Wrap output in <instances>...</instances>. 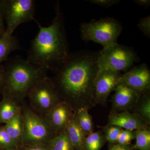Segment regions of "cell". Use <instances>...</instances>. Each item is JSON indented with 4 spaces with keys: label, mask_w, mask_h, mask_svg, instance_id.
Returning <instances> with one entry per match:
<instances>
[{
    "label": "cell",
    "mask_w": 150,
    "mask_h": 150,
    "mask_svg": "<svg viewBox=\"0 0 150 150\" xmlns=\"http://www.w3.org/2000/svg\"><path fill=\"white\" fill-rule=\"evenodd\" d=\"M122 129L118 126L113 125H106L102 127L103 133L110 146L116 144L118 136Z\"/></svg>",
    "instance_id": "23"
},
{
    "label": "cell",
    "mask_w": 150,
    "mask_h": 150,
    "mask_svg": "<svg viewBox=\"0 0 150 150\" xmlns=\"http://www.w3.org/2000/svg\"><path fill=\"white\" fill-rule=\"evenodd\" d=\"M65 131L75 150H86L85 140L86 136L78 125L74 113L67 125Z\"/></svg>",
    "instance_id": "15"
},
{
    "label": "cell",
    "mask_w": 150,
    "mask_h": 150,
    "mask_svg": "<svg viewBox=\"0 0 150 150\" xmlns=\"http://www.w3.org/2000/svg\"><path fill=\"white\" fill-rule=\"evenodd\" d=\"M74 112L68 103L61 101L46 112L43 117L54 135H56L65 131Z\"/></svg>",
    "instance_id": "11"
},
{
    "label": "cell",
    "mask_w": 150,
    "mask_h": 150,
    "mask_svg": "<svg viewBox=\"0 0 150 150\" xmlns=\"http://www.w3.org/2000/svg\"><path fill=\"white\" fill-rule=\"evenodd\" d=\"M6 31L13 34L20 25L34 20L35 1L33 0H1Z\"/></svg>",
    "instance_id": "8"
},
{
    "label": "cell",
    "mask_w": 150,
    "mask_h": 150,
    "mask_svg": "<svg viewBox=\"0 0 150 150\" xmlns=\"http://www.w3.org/2000/svg\"><path fill=\"white\" fill-rule=\"evenodd\" d=\"M21 150L20 149H17V150Z\"/></svg>",
    "instance_id": "33"
},
{
    "label": "cell",
    "mask_w": 150,
    "mask_h": 150,
    "mask_svg": "<svg viewBox=\"0 0 150 150\" xmlns=\"http://www.w3.org/2000/svg\"><path fill=\"white\" fill-rule=\"evenodd\" d=\"M51 150H75L65 131L55 135L48 143Z\"/></svg>",
    "instance_id": "21"
},
{
    "label": "cell",
    "mask_w": 150,
    "mask_h": 150,
    "mask_svg": "<svg viewBox=\"0 0 150 150\" xmlns=\"http://www.w3.org/2000/svg\"><path fill=\"white\" fill-rule=\"evenodd\" d=\"M136 144L133 146L134 150H150V130L149 129L134 131Z\"/></svg>",
    "instance_id": "22"
},
{
    "label": "cell",
    "mask_w": 150,
    "mask_h": 150,
    "mask_svg": "<svg viewBox=\"0 0 150 150\" xmlns=\"http://www.w3.org/2000/svg\"><path fill=\"white\" fill-rule=\"evenodd\" d=\"M21 110V106L8 97L3 96L0 101V123L6 124Z\"/></svg>",
    "instance_id": "16"
},
{
    "label": "cell",
    "mask_w": 150,
    "mask_h": 150,
    "mask_svg": "<svg viewBox=\"0 0 150 150\" xmlns=\"http://www.w3.org/2000/svg\"><path fill=\"white\" fill-rule=\"evenodd\" d=\"M4 17L3 15L1 1L0 0V37L5 32L6 28L4 23Z\"/></svg>",
    "instance_id": "30"
},
{
    "label": "cell",
    "mask_w": 150,
    "mask_h": 150,
    "mask_svg": "<svg viewBox=\"0 0 150 150\" xmlns=\"http://www.w3.org/2000/svg\"><path fill=\"white\" fill-rule=\"evenodd\" d=\"M120 73L110 70H98L94 82V95L96 104L105 105L110 93L119 83Z\"/></svg>",
    "instance_id": "9"
},
{
    "label": "cell",
    "mask_w": 150,
    "mask_h": 150,
    "mask_svg": "<svg viewBox=\"0 0 150 150\" xmlns=\"http://www.w3.org/2000/svg\"><path fill=\"white\" fill-rule=\"evenodd\" d=\"M88 110L87 108H82L74 112L76 121L86 137L93 132V121Z\"/></svg>",
    "instance_id": "18"
},
{
    "label": "cell",
    "mask_w": 150,
    "mask_h": 150,
    "mask_svg": "<svg viewBox=\"0 0 150 150\" xmlns=\"http://www.w3.org/2000/svg\"><path fill=\"white\" fill-rule=\"evenodd\" d=\"M21 150H51L48 144H39L35 145H23Z\"/></svg>",
    "instance_id": "28"
},
{
    "label": "cell",
    "mask_w": 150,
    "mask_h": 150,
    "mask_svg": "<svg viewBox=\"0 0 150 150\" xmlns=\"http://www.w3.org/2000/svg\"><path fill=\"white\" fill-rule=\"evenodd\" d=\"M137 26L144 35L148 38L150 37V16L145 17L140 20Z\"/></svg>",
    "instance_id": "26"
},
{
    "label": "cell",
    "mask_w": 150,
    "mask_h": 150,
    "mask_svg": "<svg viewBox=\"0 0 150 150\" xmlns=\"http://www.w3.org/2000/svg\"><path fill=\"white\" fill-rule=\"evenodd\" d=\"M134 112L145 121L150 123V96L149 92L141 95L134 108Z\"/></svg>",
    "instance_id": "19"
},
{
    "label": "cell",
    "mask_w": 150,
    "mask_h": 150,
    "mask_svg": "<svg viewBox=\"0 0 150 150\" xmlns=\"http://www.w3.org/2000/svg\"><path fill=\"white\" fill-rule=\"evenodd\" d=\"M24 120L23 145H35L48 143L55 136L47 121L23 103L21 105Z\"/></svg>",
    "instance_id": "5"
},
{
    "label": "cell",
    "mask_w": 150,
    "mask_h": 150,
    "mask_svg": "<svg viewBox=\"0 0 150 150\" xmlns=\"http://www.w3.org/2000/svg\"><path fill=\"white\" fill-rule=\"evenodd\" d=\"M138 57L130 47L117 44L103 48L98 54V70H110L120 73L131 68Z\"/></svg>",
    "instance_id": "6"
},
{
    "label": "cell",
    "mask_w": 150,
    "mask_h": 150,
    "mask_svg": "<svg viewBox=\"0 0 150 150\" xmlns=\"http://www.w3.org/2000/svg\"><path fill=\"white\" fill-rule=\"evenodd\" d=\"M27 97L30 109L43 116L61 101L51 78L47 76L33 87Z\"/></svg>",
    "instance_id": "7"
},
{
    "label": "cell",
    "mask_w": 150,
    "mask_h": 150,
    "mask_svg": "<svg viewBox=\"0 0 150 150\" xmlns=\"http://www.w3.org/2000/svg\"><path fill=\"white\" fill-rule=\"evenodd\" d=\"M129 87L140 95L150 92V71L146 64L132 68L121 75L119 83Z\"/></svg>",
    "instance_id": "10"
},
{
    "label": "cell",
    "mask_w": 150,
    "mask_h": 150,
    "mask_svg": "<svg viewBox=\"0 0 150 150\" xmlns=\"http://www.w3.org/2000/svg\"><path fill=\"white\" fill-rule=\"evenodd\" d=\"M106 142L102 132H93L86 137L85 148L86 150H100Z\"/></svg>",
    "instance_id": "20"
},
{
    "label": "cell",
    "mask_w": 150,
    "mask_h": 150,
    "mask_svg": "<svg viewBox=\"0 0 150 150\" xmlns=\"http://www.w3.org/2000/svg\"><path fill=\"white\" fill-rule=\"evenodd\" d=\"M87 1L92 4L106 8L117 4L121 1L119 0H90Z\"/></svg>",
    "instance_id": "27"
},
{
    "label": "cell",
    "mask_w": 150,
    "mask_h": 150,
    "mask_svg": "<svg viewBox=\"0 0 150 150\" xmlns=\"http://www.w3.org/2000/svg\"><path fill=\"white\" fill-rule=\"evenodd\" d=\"M18 149L13 140L7 133L4 126H0V149L16 150Z\"/></svg>",
    "instance_id": "24"
},
{
    "label": "cell",
    "mask_w": 150,
    "mask_h": 150,
    "mask_svg": "<svg viewBox=\"0 0 150 150\" xmlns=\"http://www.w3.org/2000/svg\"><path fill=\"white\" fill-rule=\"evenodd\" d=\"M5 66L0 64V94L1 91L5 73Z\"/></svg>",
    "instance_id": "31"
},
{
    "label": "cell",
    "mask_w": 150,
    "mask_h": 150,
    "mask_svg": "<svg viewBox=\"0 0 150 150\" xmlns=\"http://www.w3.org/2000/svg\"><path fill=\"white\" fill-rule=\"evenodd\" d=\"M52 24L43 27L36 20L39 31L31 42L27 60L44 71H56L69 59V46L59 3Z\"/></svg>",
    "instance_id": "2"
},
{
    "label": "cell",
    "mask_w": 150,
    "mask_h": 150,
    "mask_svg": "<svg viewBox=\"0 0 150 150\" xmlns=\"http://www.w3.org/2000/svg\"><path fill=\"white\" fill-rule=\"evenodd\" d=\"M133 146L123 145L118 144L110 145L108 150H133Z\"/></svg>",
    "instance_id": "29"
},
{
    "label": "cell",
    "mask_w": 150,
    "mask_h": 150,
    "mask_svg": "<svg viewBox=\"0 0 150 150\" xmlns=\"http://www.w3.org/2000/svg\"><path fill=\"white\" fill-rule=\"evenodd\" d=\"M112 97V112L129 111L134 108L141 95L123 84L119 83Z\"/></svg>",
    "instance_id": "12"
},
{
    "label": "cell",
    "mask_w": 150,
    "mask_h": 150,
    "mask_svg": "<svg viewBox=\"0 0 150 150\" xmlns=\"http://www.w3.org/2000/svg\"><path fill=\"white\" fill-rule=\"evenodd\" d=\"M0 150H1V149H0Z\"/></svg>",
    "instance_id": "34"
},
{
    "label": "cell",
    "mask_w": 150,
    "mask_h": 150,
    "mask_svg": "<svg viewBox=\"0 0 150 150\" xmlns=\"http://www.w3.org/2000/svg\"><path fill=\"white\" fill-rule=\"evenodd\" d=\"M4 127L18 149H20L23 145L24 133V120L21 110Z\"/></svg>",
    "instance_id": "14"
},
{
    "label": "cell",
    "mask_w": 150,
    "mask_h": 150,
    "mask_svg": "<svg viewBox=\"0 0 150 150\" xmlns=\"http://www.w3.org/2000/svg\"><path fill=\"white\" fill-rule=\"evenodd\" d=\"M98 54L81 51L70 55L51 78L61 101L68 103L74 112L96 105L94 82L98 71Z\"/></svg>",
    "instance_id": "1"
},
{
    "label": "cell",
    "mask_w": 150,
    "mask_h": 150,
    "mask_svg": "<svg viewBox=\"0 0 150 150\" xmlns=\"http://www.w3.org/2000/svg\"><path fill=\"white\" fill-rule=\"evenodd\" d=\"M20 48L17 38L5 31L0 37V64L7 59L11 52Z\"/></svg>",
    "instance_id": "17"
},
{
    "label": "cell",
    "mask_w": 150,
    "mask_h": 150,
    "mask_svg": "<svg viewBox=\"0 0 150 150\" xmlns=\"http://www.w3.org/2000/svg\"><path fill=\"white\" fill-rule=\"evenodd\" d=\"M134 139V131L122 129L118 136L116 144L123 145H131V141Z\"/></svg>",
    "instance_id": "25"
},
{
    "label": "cell",
    "mask_w": 150,
    "mask_h": 150,
    "mask_svg": "<svg viewBox=\"0 0 150 150\" xmlns=\"http://www.w3.org/2000/svg\"><path fill=\"white\" fill-rule=\"evenodd\" d=\"M107 125H113L131 131L149 129L150 124L134 112L129 111L111 112Z\"/></svg>",
    "instance_id": "13"
},
{
    "label": "cell",
    "mask_w": 150,
    "mask_h": 150,
    "mask_svg": "<svg viewBox=\"0 0 150 150\" xmlns=\"http://www.w3.org/2000/svg\"><path fill=\"white\" fill-rule=\"evenodd\" d=\"M134 2L137 4L146 8L150 6V0H135Z\"/></svg>",
    "instance_id": "32"
},
{
    "label": "cell",
    "mask_w": 150,
    "mask_h": 150,
    "mask_svg": "<svg viewBox=\"0 0 150 150\" xmlns=\"http://www.w3.org/2000/svg\"><path fill=\"white\" fill-rule=\"evenodd\" d=\"M1 94L12 98L21 105L35 84L47 76L41 69L26 60L18 57L11 59L5 66Z\"/></svg>",
    "instance_id": "3"
},
{
    "label": "cell",
    "mask_w": 150,
    "mask_h": 150,
    "mask_svg": "<svg viewBox=\"0 0 150 150\" xmlns=\"http://www.w3.org/2000/svg\"><path fill=\"white\" fill-rule=\"evenodd\" d=\"M123 28L120 23L112 18H105L99 20L84 23L81 25L82 38L100 44L103 48L117 44V40Z\"/></svg>",
    "instance_id": "4"
}]
</instances>
